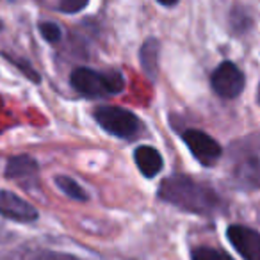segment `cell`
<instances>
[{
	"mask_svg": "<svg viewBox=\"0 0 260 260\" xmlns=\"http://www.w3.org/2000/svg\"><path fill=\"white\" fill-rule=\"evenodd\" d=\"M159 198L184 212L214 216L224 209V202L210 185L185 175H171L159 185Z\"/></svg>",
	"mask_w": 260,
	"mask_h": 260,
	"instance_id": "6da1fadb",
	"label": "cell"
},
{
	"mask_svg": "<svg viewBox=\"0 0 260 260\" xmlns=\"http://www.w3.org/2000/svg\"><path fill=\"white\" fill-rule=\"evenodd\" d=\"M228 173L235 187L242 191L260 189V139L256 136L232 143L228 148Z\"/></svg>",
	"mask_w": 260,
	"mask_h": 260,
	"instance_id": "7a4b0ae2",
	"label": "cell"
},
{
	"mask_svg": "<svg viewBox=\"0 0 260 260\" xmlns=\"http://www.w3.org/2000/svg\"><path fill=\"white\" fill-rule=\"evenodd\" d=\"M70 84L77 93L87 98L112 96L125 89V79L116 70L96 72L91 68H75L70 75Z\"/></svg>",
	"mask_w": 260,
	"mask_h": 260,
	"instance_id": "3957f363",
	"label": "cell"
},
{
	"mask_svg": "<svg viewBox=\"0 0 260 260\" xmlns=\"http://www.w3.org/2000/svg\"><path fill=\"white\" fill-rule=\"evenodd\" d=\"M96 123L107 134L119 139H134L143 132V123L134 112L116 105H100L93 112Z\"/></svg>",
	"mask_w": 260,
	"mask_h": 260,
	"instance_id": "277c9868",
	"label": "cell"
},
{
	"mask_svg": "<svg viewBox=\"0 0 260 260\" xmlns=\"http://www.w3.org/2000/svg\"><path fill=\"white\" fill-rule=\"evenodd\" d=\"M210 84L217 96L224 98V100H234L242 93L246 79L237 64H234L232 61H224L214 70Z\"/></svg>",
	"mask_w": 260,
	"mask_h": 260,
	"instance_id": "5b68a950",
	"label": "cell"
},
{
	"mask_svg": "<svg viewBox=\"0 0 260 260\" xmlns=\"http://www.w3.org/2000/svg\"><path fill=\"white\" fill-rule=\"evenodd\" d=\"M182 139H184L185 146L191 150L194 159L202 166H214L221 159V155H223L219 143L198 128L185 130L184 134H182Z\"/></svg>",
	"mask_w": 260,
	"mask_h": 260,
	"instance_id": "8992f818",
	"label": "cell"
},
{
	"mask_svg": "<svg viewBox=\"0 0 260 260\" xmlns=\"http://www.w3.org/2000/svg\"><path fill=\"white\" fill-rule=\"evenodd\" d=\"M226 239L244 260H260V234L244 224H230Z\"/></svg>",
	"mask_w": 260,
	"mask_h": 260,
	"instance_id": "52a82bcc",
	"label": "cell"
},
{
	"mask_svg": "<svg viewBox=\"0 0 260 260\" xmlns=\"http://www.w3.org/2000/svg\"><path fill=\"white\" fill-rule=\"evenodd\" d=\"M0 214L18 223H34L40 217L36 207L11 191H0Z\"/></svg>",
	"mask_w": 260,
	"mask_h": 260,
	"instance_id": "ba28073f",
	"label": "cell"
},
{
	"mask_svg": "<svg viewBox=\"0 0 260 260\" xmlns=\"http://www.w3.org/2000/svg\"><path fill=\"white\" fill-rule=\"evenodd\" d=\"M134 160H136V166H138L139 171H141V175L146 178L157 177L164 166V160H162L160 152L148 145L138 146V148L134 150Z\"/></svg>",
	"mask_w": 260,
	"mask_h": 260,
	"instance_id": "9c48e42d",
	"label": "cell"
},
{
	"mask_svg": "<svg viewBox=\"0 0 260 260\" xmlns=\"http://www.w3.org/2000/svg\"><path fill=\"white\" fill-rule=\"evenodd\" d=\"M38 173V162L30 155L11 157L6 164V177L11 180H25Z\"/></svg>",
	"mask_w": 260,
	"mask_h": 260,
	"instance_id": "30bf717a",
	"label": "cell"
},
{
	"mask_svg": "<svg viewBox=\"0 0 260 260\" xmlns=\"http://www.w3.org/2000/svg\"><path fill=\"white\" fill-rule=\"evenodd\" d=\"M159 52L160 45L155 38H148L139 52V62L143 66V72L152 80L157 79V72H159Z\"/></svg>",
	"mask_w": 260,
	"mask_h": 260,
	"instance_id": "8fae6325",
	"label": "cell"
},
{
	"mask_svg": "<svg viewBox=\"0 0 260 260\" xmlns=\"http://www.w3.org/2000/svg\"><path fill=\"white\" fill-rule=\"evenodd\" d=\"M55 185L72 200H77V202H87L89 200V194L84 191L82 185L77 180H73V178L66 177V175H57L55 177Z\"/></svg>",
	"mask_w": 260,
	"mask_h": 260,
	"instance_id": "7c38bea8",
	"label": "cell"
},
{
	"mask_svg": "<svg viewBox=\"0 0 260 260\" xmlns=\"http://www.w3.org/2000/svg\"><path fill=\"white\" fill-rule=\"evenodd\" d=\"M191 260H234L226 251L210 246H198L191 251Z\"/></svg>",
	"mask_w": 260,
	"mask_h": 260,
	"instance_id": "4fadbf2b",
	"label": "cell"
},
{
	"mask_svg": "<svg viewBox=\"0 0 260 260\" xmlns=\"http://www.w3.org/2000/svg\"><path fill=\"white\" fill-rule=\"evenodd\" d=\"M230 23H232V30L235 34H244L249 29V25H251V20H249L248 13L241 6H235V8H232Z\"/></svg>",
	"mask_w": 260,
	"mask_h": 260,
	"instance_id": "5bb4252c",
	"label": "cell"
},
{
	"mask_svg": "<svg viewBox=\"0 0 260 260\" xmlns=\"http://www.w3.org/2000/svg\"><path fill=\"white\" fill-rule=\"evenodd\" d=\"M89 4V0H57V9L64 15H77L84 11Z\"/></svg>",
	"mask_w": 260,
	"mask_h": 260,
	"instance_id": "9a60e30c",
	"label": "cell"
},
{
	"mask_svg": "<svg viewBox=\"0 0 260 260\" xmlns=\"http://www.w3.org/2000/svg\"><path fill=\"white\" fill-rule=\"evenodd\" d=\"M40 34L45 38V41H48V43H57L62 36L61 27L54 22H41L40 23Z\"/></svg>",
	"mask_w": 260,
	"mask_h": 260,
	"instance_id": "2e32d148",
	"label": "cell"
},
{
	"mask_svg": "<svg viewBox=\"0 0 260 260\" xmlns=\"http://www.w3.org/2000/svg\"><path fill=\"white\" fill-rule=\"evenodd\" d=\"M6 57H8L11 62H15V64L18 66V68L22 70V72L25 73V75L29 77L30 80H34V82H40V75H38V73L34 72V68L30 64H25V62H22V61H16V59H13L11 55H6Z\"/></svg>",
	"mask_w": 260,
	"mask_h": 260,
	"instance_id": "e0dca14e",
	"label": "cell"
},
{
	"mask_svg": "<svg viewBox=\"0 0 260 260\" xmlns=\"http://www.w3.org/2000/svg\"><path fill=\"white\" fill-rule=\"evenodd\" d=\"M41 260H82L75 255H70V253H57V251H50L45 253Z\"/></svg>",
	"mask_w": 260,
	"mask_h": 260,
	"instance_id": "ac0fdd59",
	"label": "cell"
},
{
	"mask_svg": "<svg viewBox=\"0 0 260 260\" xmlns=\"http://www.w3.org/2000/svg\"><path fill=\"white\" fill-rule=\"evenodd\" d=\"M160 6H164V8H173V6H177L180 0H157Z\"/></svg>",
	"mask_w": 260,
	"mask_h": 260,
	"instance_id": "d6986e66",
	"label": "cell"
},
{
	"mask_svg": "<svg viewBox=\"0 0 260 260\" xmlns=\"http://www.w3.org/2000/svg\"><path fill=\"white\" fill-rule=\"evenodd\" d=\"M258 104H260V86H258Z\"/></svg>",
	"mask_w": 260,
	"mask_h": 260,
	"instance_id": "ffe728a7",
	"label": "cell"
},
{
	"mask_svg": "<svg viewBox=\"0 0 260 260\" xmlns=\"http://www.w3.org/2000/svg\"><path fill=\"white\" fill-rule=\"evenodd\" d=\"M0 30H2V20H0Z\"/></svg>",
	"mask_w": 260,
	"mask_h": 260,
	"instance_id": "44dd1931",
	"label": "cell"
}]
</instances>
